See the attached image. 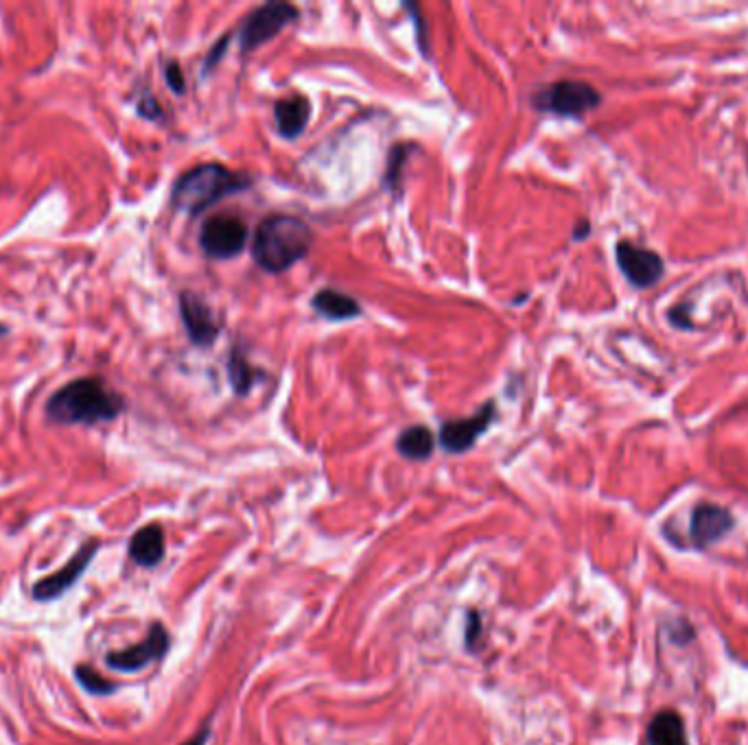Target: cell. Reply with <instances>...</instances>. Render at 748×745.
<instances>
[{
  "instance_id": "cell-1",
  "label": "cell",
  "mask_w": 748,
  "mask_h": 745,
  "mask_svg": "<svg viewBox=\"0 0 748 745\" xmlns=\"http://www.w3.org/2000/svg\"><path fill=\"white\" fill-rule=\"evenodd\" d=\"M123 398L97 376L75 378L46 402V416L55 424L110 422L123 411Z\"/></svg>"
},
{
  "instance_id": "cell-2",
  "label": "cell",
  "mask_w": 748,
  "mask_h": 745,
  "mask_svg": "<svg viewBox=\"0 0 748 745\" xmlns=\"http://www.w3.org/2000/svg\"><path fill=\"white\" fill-rule=\"evenodd\" d=\"M311 243L313 234L305 221L289 215H272L256 228L252 256L261 269L283 274L309 254Z\"/></svg>"
},
{
  "instance_id": "cell-3",
  "label": "cell",
  "mask_w": 748,
  "mask_h": 745,
  "mask_svg": "<svg viewBox=\"0 0 748 745\" xmlns=\"http://www.w3.org/2000/svg\"><path fill=\"white\" fill-rule=\"evenodd\" d=\"M250 184V177L221 167L217 162H208L186 171L175 182L171 201L175 210L186 212V215H200L210 206L219 204L221 199L250 188Z\"/></svg>"
},
{
  "instance_id": "cell-4",
  "label": "cell",
  "mask_w": 748,
  "mask_h": 745,
  "mask_svg": "<svg viewBox=\"0 0 748 745\" xmlns=\"http://www.w3.org/2000/svg\"><path fill=\"white\" fill-rule=\"evenodd\" d=\"M602 101L600 92L584 81H556L534 94V108L556 116H582Z\"/></svg>"
},
{
  "instance_id": "cell-5",
  "label": "cell",
  "mask_w": 748,
  "mask_h": 745,
  "mask_svg": "<svg viewBox=\"0 0 748 745\" xmlns=\"http://www.w3.org/2000/svg\"><path fill=\"white\" fill-rule=\"evenodd\" d=\"M296 18L298 9L289 3H265L259 9H254L241 27L239 40L243 53H250L259 49L261 44L270 42Z\"/></svg>"
},
{
  "instance_id": "cell-6",
  "label": "cell",
  "mask_w": 748,
  "mask_h": 745,
  "mask_svg": "<svg viewBox=\"0 0 748 745\" xmlns=\"http://www.w3.org/2000/svg\"><path fill=\"white\" fill-rule=\"evenodd\" d=\"M248 243V228L239 217L215 215L210 217L200 234V245L208 258L228 260L243 252Z\"/></svg>"
},
{
  "instance_id": "cell-7",
  "label": "cell",
  "mask_w": 748,
  "mask_h": 745,
  "mask_svg": "<svg viewBox=\"0 0 748 745\" xmlns=\"http://www.w3.org/2000/svg\"><path fill=\"white\" fill-rule=\"evenodd\" d=\"M169 649V634L160 623H154L149 628L145 641H140L132 647H125L121 652H112L108 656V667L114 671L134 673L145 669L149 662H154L167 654Z\"/></svg>"
},
{
  "instance_id": "cell-8",
  "label": "cell",
  "mask_w": 748,
  "mask_h": 745,
  "mask_svg": "<svg viewBox=\"0 0 748 745\" xmlns=\"http://www.w3.org/2000/svg\"><path fill=\"white\" fill-rule=\"evenodd\" d=\"M617 265L628 282L637 289L652 287L663 276V260L657 252L637 247L628 241L617 243Z\"/></svg>"
},
{
  "instance_id": "cell-9",
  "label": "cell",
  "mask_w": 748,
  "mask_h": 745,
  "mask_svg": "<svg viewBox=\"0 0 748 745\" xmlns=\"http://www.w3.org/2000/svg\"><path fill=\"white\" fill-rule=\"evenodd\" d=\"M97 549H99V542L97 540H90L88 545L81 547L73 555V558H70V562H66L62 566V571H57V573H53L49 577L40 579V582L33 586V597L38 599V601H51V599H57L60 595H64L66 590L73 588V584L77 582V579L86 573L90 562L95 560Z\"/></svg>"
},
{
  "instance_id": "cell-10",
  "label": "cell",
  "mask_w": 748,
  "mask_h": 745,
  "mask_svg": "<svg viewBox=\"0 0 748 745\" xmlns=\"http://www.w3.org/2000/svg\"><path fill=\"white\" fill-rule=\"evenodd\" d=\"M495 420V405L488 402L482 409H479L475 416L464 418V420H453V422H444L440 427V444L447 453H464L469 448L475 446L490 424Z\"/></svg>"
},
{
  "instance_id": "cell-11",
  "label": "cell",
  "mask_w": 748,
  "mask_h": 745,
  "mask_svg": "<svg viewBox=\"0 0 748 745\" xmlns=\"http://www.w3.org/2000/svg\"><path fill=\"white\" fill-rule=\"evenodd\" d=\"M180 315L186 333L195 346L210 348L219 337V322L215 319V313L210 311V306L191 291H184L180 295Z\"/></svg>"
},
{
  "instance_id": "cell-12",
  "label": "cell",
  "mask_w": 748,
  "mask_h": 745,
  "mask_svg": "<svg viewBox=\"0 0 748 745\" xmlns=\"http://www.w3.org/2000/svg\"><path fill=\"white\" fill-rule=\"evenodd\" d=\"M733 527L731 514L720 505L703 503L698 505L692 514V523H689V536H692L694 545L705 549L714 545L724 534Z\"/></svg>"
},
{
  "instance_id": "cell-13",
  "label": "cell",
  "mask_w": 748,
  "mask_h": 745,
  "mask_svg": "<svg viewBox=\"0 0 748 745\" xmlns=\"http://www.w3.org/2000/svg\"><path fill=\"white\" fill-rule=\"evenodd\" d=\"M278 132L287 140H296L305 132L311 118V103L305 97L280 99L274 108Z\"/></svg>"
},
{
  "instance_id": "cell-14",
  "label": "cell",
  "mask_w": 748,
  "mask_h": 745,
  "mask_svg": "<svg viewBox=\"0 0 748 745\" xmlns=\"http://www.w3.org/2000/svg\"><path fill=\"white\" fill-rule=\"evenodd\" d=\"M130 555L136 564L145 566V569H151L165 558V534H162L160 525L140 527L130 540Z\"/></svg>"
},
{
  "instance_id": "cell-15",
  "label": "cell",
  "mask_w": 748,
  "mask_h": 745,
  "mask_svg": "<svg viewBox=\"0 0 748 745\" xmlns=\"http://www.w3.org/2000/svg\"><path fill=\"white\" fill-rule=\"evenodd\" d=\"M311 306L318 311L322 317L333 319V322H344V319H353L359 315V304L346 293H340L335 289H322L313 295Z\"/></svg>"
},
{
  "instance_id": "cell-16",
  "label": "cell",
  "mask_w": 748,
  "mask_h": 745,
  "mask_svg": "<svg viewBox=\"0 0 748 745\" xmlns=\"http://www.w3.org/2000/svg\"><path fill=\"white\" fill-rule=\"evenodd\" d=\"M648 745H687L683 719L674 711H663L650 721Z\"/></svg>"
},
{
  "instance_id": "cell-17",
  "label": "cell",
  "mask_w": 748,
  "mask_h": 745,
  "mask_svg": "<svg viewBox=\"0 0 748 745\" xmlns=\"http://www.w3.org/2000/svg\"><path fill=\"white\" fill-rule=\"evenodd\" d=\"M396 448H399V453L407 459L425 461L427 457H431V453H434L436 437L427 427H423V424H416V427H409L399 435Z\"/></svg>"
},
{
  "instance_id": "cell-18",
  "label": "cell",
  "mask_w": 748,
  "mask_h": 745,
  "mask_svg": "<svg viewBox=\"0 0 748 745\" xmlns=\"http://www.w3.org/2000/svg\"><path fill=\"white\" fill-rule=\"evenodd\" d=\"M228 376H230L232 389H235L237 396H245L254 387L256 372H254L250 361L245 359V354L239 348H235V350H232V354H230Z\"/></svg>"
},
{
  "instance_id": "cell-19",
  "label": "cell",
  "mask_w": 748,
  "mask_h": 745,
  "mask_svg": "<svg viewBox=\"0 0 748 745\" xmlns=\"http://www.w3.org/2000/svg\"><path fill=\"white\" fill-rule=\"evenodd\" d=\"M77 680L88 693H112L116 689L114 682L101 678L99 673H95V669L84 667V665L77 667Z\"/></svg>"
},
{
  "instance_id": "cell-20",
  "label": "cell",
  "mask_w": 748,
  "mask_h": 745,
  "mask_svg": "<svg viewBox=\"0 0 748 745\" xmlns=\"http://www.w3.org/2000/svg\"><path fill=\"white\" fill-rule=\"evenodd\" d=\"M165 81H167V86H169L175 94H184V90H186V79H184V73H182L180 64L175 62V59H171V62H169L167 68H165Z\"/></svg>"
},
{
  "instance_id": "cell-21",
  "label": "cell",
  "mask_w": 748,
  "mask_h": 745,
  "mask_svg": "<svg viewBox=\"0 0 748 745\" xmlns=\"http://www.w3.org/2000/svg\"><path fill=\"white\" fill-rule=\"evenodd\" d=\"M405 153H407V145H399L394 147L392 153H390V171H388V184L392 188H396V182H399L401 177V164L405 162Z\"/></svg>"
},
{
  "instance_id": "cell-22",
  "label": "cell",
  "mask_w": 748,
  "mask_h": 745,
  "mask_svg": "<svg viewBox=\"0 0 748 745\" xmlns=\"http://www.w3.org/2000/svg\"><path fill=\"white\" fill-rule=\"evenodd\" d=\"M482 638V617L473 610L469 612V621H466V647L475 649Z\"/></svg>"
},
{
  "instance_id": "cell-23",
  "label": "cell",
  "mask_w": 748,
  "mask_h": 745,
  "mask_svg": "<svg viewBox=\"0 0 748 745\" xmlns=\"http://www.w3.org/2000/svg\"><path fill=\"white\" fill-rule=\"evenodd\" d=\"M138 114L149 118V121H156V118L162 116V110H160L158 101L154 99V94L143 92V97L138 99Z\"/></svg>"
},
{
  "instance_id": "cell-24",
  "label": "cell",
  "mask_w": 748,
  "mask_h": 745,
  "mask_svg": "<svg viewBox=\"0 0 748 745\" xmlns=\"http://www.w3.org/2000/svg\"><path fill=\"white\" fill-rule=\"evenodd\" d=\"M228 42H230V35H226V38H221L219 44H215L213 49H210V53H208V57H206V62H204V73H210V70L215 68V64L219 62V59L224 57V51H226Z\"/></svg>"
},
{
  "instance_id": "cell-25",
  "label": "cell",
  "mask_w": 748,
  "mask_h": 745,
  "mask_svg": "<svg viewBox=\"0 0 748 745\" xmlns=\"http://www.w3.org/2000/svg\"><path fill=\"white\" fill-rule=\"evenodd\" d=\"M208 735H210V732H208V728H204L202 732H197V735H195L193 739H189V741H186V743H182V745H206V739H208Z\"/></svg>"
},
{
  "instance_id": "cell-26",
  "label": "cell",
  "mask_w": 748,
  "mask_h": 745,
  "mask_svg": "<svg viewBox=\"0 0 748 745\" xmlns=\"http://www.w3.org/2000/svg\"><path fill=\"white\" fill-rule=\"evenodd\" d=\"M5 333H7V328H5V326H3V324H0V337H3V335H5Z\"/></svg>"
}]
</instances>
